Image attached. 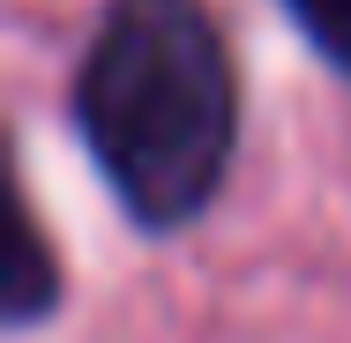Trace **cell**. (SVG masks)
I'll return each instance as SVG.
<instances>
[{
	"label": "cell",
	"instance_id": "cell-3",
	"mask_svg": "<svg viewBox=\"0 0 351 343\" xmlns=\"http://www.w3.org/2000/svg\"><path fill=\"white\" fill-rule=\"evenodd\" d=\"M277 8L337 75H351V0H277Z\"/></svg>",
	"mask_w": 351,
	"mask_h": 343
},
{
	"label": "cell",
	"instance_id": "cell-2",
	"mask_svg": "<svg viewBox=\"0 0 351 343\" xmlns=\"http://www.w3.org/2000/svg\"><path fill=\"white\" fill-rule=\"evenodd\" d=\"M0 306H8V329H38V321L60 306V269H53V254H45V231H38V216H30V209L15 216V254H8Z\"/></svg>",
	"mask_w": 351,
	"mask_h": 343
},
{
	"label": "cell",
	"instance_id": "cell-1",
	"mask_svg": "<svg viewBox=\"0 0 351 343\" xmlns=\"http://www.w3.org/2000/svg\"><path fill=\"white\" fill-rule=\"evenodd\" d=\"M68 127L142 231L195 224L239 142V75L210 0H105L68 82Z\"/></svg>",
	"mask_w": 351,
	"mask_h": 343
}]
</instances>
